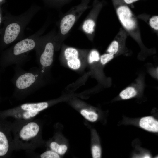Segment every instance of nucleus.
<instances>
[{
  "label": "nucleus",
  "mask_w": 158,
  "mask_h": 158,
  "mask_svg": "<svg viewBox=\"0 0 158 158\" xmlns=\"http://www.w3.org/2000/svg\"><path fill=\"white\" fill-rule=\"evenodd\" d=\"M113 1L122 28L142 49H145L137 17L123 0H113Z\"/></svg>",
  "instance_id": "f257e3e1"
},
{
  "label": "nucleus",
  "mask_w": 158,
  "mask_h": 158,
  "mask_svg": "<svg viewBox=\"0 0 158 158\" xmlns=\"http://www.w3.org/2000/svg\"><path fill=\"white\" fill-rule=\"evenodd\" d=\"M128 35L122 27L121 28L114 40L108 47L107 51V52L114 55L124 54L126 50L125 43Z\"/></svg>",
  "instance_id": "f03ea898"
},
{
  "label": "nucleus",
  "mask_w": 158,
  "mask_h": 158,
  "mask_svg": "<svg viewBox=\"0 0 158 158\" xmlns=\"http://www.w3.org/2000/svg\"><path fill=\"white\" fill-rule=\"evenodd\" d=\"M40 130L39 126L37 123L30 122L22 128L19 133V136L23 140H28L36 136Z\"/></svg>",
  "instance_id": "7ed1b4c3"
},
{
  "label": "nucleus",
  "mask_w": 158,
  "mask_h": 158,
  "mask_svg": "<svg viewBox=\"0 0 158 158\" xmlns=\"http://www.w3.org/2000/svg\"><path fill=\"white\" fill-rule=\"evenodd\" d=\"M138 125L140 128L147 131L158 133V120L152 116L140 118L138 122Z\"/></svg>",
  "instance_id": "20e7f679"
},
{
  "label": "nucleus",
  "mask_w": 158,
  "mask_h": 158,
  "mask_svg": "<svg viewBox=\"0 0 158 158\" xmlns=\"http://www.w3.org/2000/svg\"><path fill=\"white\" fill-rule=\"evenodd\" d=\"M64 55L69 67L73 69L79 68L81 65L78 58V52L75 48H68L64 51Z\"/></svg>",
  "instance_id": "39448f33"
},
{
  "label": "nucleus",
  "mask_w": 158,
  "mask_h": 158,
  "mask_svg": "<svg viewBox=\"0 0 158 158\" xmlns=\"http://www.w3.org/2000/svg\"><path fill=\"white\" fill-rule=\"evenodd\" d=\"M20 30V27L17 23H12L8 25L6 28L3 40L5 43L8 44L14 41Z\"/></svg>",
  "instance_id": "423d86ee"
},
{
  "label": "nucleus",
  "mask_w": 158,
  "mask_h": 158,
  "mask_svg": "<svg viewBox=\"0 0 158 158\" xmlns=\"http://www.w3.org/2000/svg\"><path fill=\"white\" fill-rule=\"evenodd\" d=\"M35 46V42L32 39H24L16 44L13 48V54L15 55H19L32 49Z\"/></svg>",
  "instance_id": "0eeeda50"
},
{
  "label": "nucleus",
  "mask_w": 158,
  "mask_h": 158,
  "mask_svg": "<svg viewBox=\"0 0 158 158\" xmlns=\"http://www.w3.org/2000/svg\"><path fill=\"white\" fill-rule=\"evenodd\" d=\"M54 51L53 44L51 42L47 43L40 57V62L42 66L48 67L51 65L53 61Z\"/></svg>",
  "instance_id": "6e6552de"
},
{
  "label": "nucleus",
  "mask_w": 158,
  "mask_h": 158,
  "mask_svg": "<svg viewBox=\"0 0 158 158\" xmlns=\"http://www.w3.org/2000/svg\"><path fill=\"white\" fill-rule=\"evenodd\" d=\"M35 80V77L33 74L27 73L19 76L16 81V84L18 88L24 89L30 86Z\"/></svg>",
  "instance_id": "1a4fd4ad"
},
{
  "label": "nucleus",
  "mask_w": 158,
  "mask_h": 158,
  "mask_svg": "<svg viewBox=\"0 0 158 158\" xmlns=\"http://www.w3.org/2000/svg\"><path fill=\"white\" fill-rule=\"evenodd\" d=\"M75 20V17L73 14H68L64 16L60 24L61 33L63 35L67 33L74 25Z\"/></svg>",
  "instance_id": "9d476101"
},
{
  "label": "nucleus",
  "mask_w": 158,
  "mask_h": 158,
  "mask_svg": "<svg viewBox=\"0 0 158 158\" xmlns=\"http://www.w3.org/2000/svg\"><path fill=\"white\" fill-rule=\"evenodd\" d=\"M137 18L147 23L158 35V15L150 16L143 13L138 15Z\"/></svg>",
  "instance_id": "9b49d317"
},
{
  "label": "nucleus",
  "mask_w": 158,
  "mask_h": 158,
  "mask_svg": "<svg viewBox=\"0 0 158 158\" xmlns=\"http://www.w3.org/2000/svg\"><path fill=\"white\" fill-rule=\"evenodd\" d=\"M48 104L46 102L36 103H26L22 105L21 108L23 111L39 112L47 107Z\"/></svg>",
  "instance_id": "f8f14e48"
},
{
  "label": "nucleus",
  "mask_w": 158,
  "mask_h": 158,
  "mask_svg": "<svg viewBox=\"0 0 158 158\" xmlns=\"http://www.w3.org/2000/svg\"><path fill=\"white\" fill-rule=\"evenodd\" d=\"M138 93L137 89L133 86H129L122 91L119 97L122 99L126 100L134 97Z\"/></svg>",
  "instance_id": "ddd939ff"
},
{
  "label": "nucleus",
  "mask_w": 158,
  "mask_h": 158,
  "mask_svg": "<svg viewBox=\"0 0 158 158\" xmlns=\"http://www.w3.org/2000/svg\"><path fill=\"white\" fill-rule=\"evenodd\" d=\"M9 148L8 140L5 134L0 132V156L2 157L7 152Z\"/></svg>",
  "instance_id": "4468645a"
},
{
  "label": "nucleus",
  "mask_w": 158,
  "mask_h": 158,
  "mask_svg": "<svg viewBox=\"0 0 158 158\" xmlns=\"http://www.w3.org/2000/svg\"><path fill=\"white\" fill-rule=\"evenodd\" d=\"M52 150L60 155L64 154L67 150V147L64 145H60L55 142H52L50 144Z\"/></svg>",
  "instance_id": "2eb2a0df"
},
{
  "label": "nucleus",
  "mask_w": 158,
  "mask_h": 158,
  "mask_svg": "<svg viewBox=\"0 0 158 158\" xmlns=\"http://www.w3.org/2000/svg\"><path fill=\"white\" fill-rule=\"evenodd\" d=\"M81 114L85 118L92 122L96 121L98 117L97 114L94 112L88 111L85 109L82 110Z\"/></svg>",
  "instance_id": "dca6fc26"
},
{
  "label": "nucleus",
  "mask_w": 158,
  "mask_h": 158,
  "mask_svg": "<svg viewBox=\"0 0 158 158\" xmlns=\"http://www.w3.org/2000/svg\"><path fill=\"white\" fill-rule=\"evenodd\" d=\"M95 26V23L93 20L88 19L85 20L83 24V28L86 33L92 34L94 31V28Z\"/></svg>",
  "instance_id": "f3484780"
},
{
  "label": "nucleus",
  "mask_w": 158,
  "mask_h": 158,
  "mask_svg": "<svg viewBox=\"0 0 158 158\" xmlns=\"http://www.w3.org/2000/svg\"><path fill=\"white\" fill-rule=\"evenodd\" d=\"M39 112L33 111H24L20 114H17L16 116L17 117L22 118L25 119H28L36 116Z\"/></svg>",
  "instance_id": "a211bd4d"
},
{
  "label": "nucleus",
  "mask_w": 158,
  "mask_h": 158,
  "mask_svg": "<svg viewBox=\"0 0 158 158\" xmlns=\"http://www.w3.org/2000/svg\"><path fill=\"white\" fill-rule=\"evenodd\" d=\"M40 157L41 158H60L59 154L51 150H48L44 152L41 154Z\"/></svg>",
  "instance_id": "6ab92c4d"
},
{
  "label": "nucleus",
  "mask_w": 158,
  "mask_h": 158,
  "mask_svg": "<svg viewBox=\"0 0 158 158\" xmlns=\"http://www.w3.org/2000/svg\"><path fill=\"white\" fill-rule=\"evenodd\" d=\"M99 53L96 50H92L90 53L88 57V61L90 63H92L94 61H98L100 59Z\"/></svg>",
  "instance_id": "aec40b11"
},
{
  "label": "nucleus",
  "mask_w": 158,
  "mask_h": 158,
  "mask_svg": "<svg viewBox=\"0 0 158 158\" xmlns=\"http://www.w3.org/2000/svg\"><path fill=\"white\" fill-rule=\"evenodd\" d=\"M114 57V55L108 53L102 55L100 57V61L101 63L105 65L108 62L112 59Z\"/></svg>",
  "instance_id": "412c9836"
},
{
  "label": "nucleus",
  "mask_w": 158,
  "mask_h": 158,
  "mask_svg": "<svg viewBox=\"0 0 158 158\" xmlns=\"http://www.w3.org/2000/svg\"><path fill=\"white\" fill-rule=\"evenodd\" d=\"M92 157L94 158H100L101 155V150L98 146H93L92 148Z\"/></svg>",
  "instance_id": "4be33fe9"
},
{
  "label": "nucleus",
  "mask_w": 158,
  "mask_h": 158,
  "mask_svg": "<svg viewBox=\"0 0 158 158\" xmlns=\"http://www.w3.org/2000/svg\"><path fill=\"white\" fill-rule=\"evenodd\" d=\"M139 0H123L124 2L126 4H130Z\"/></svg>",
  "instance_id": "5701e85b"
},
{
  "label": "nucleus",
  "mask_w": 158,
  "mask_h": 158,
  "mask_svg": "<svg viewBox=\"0 0 158 158\" xmlns=\"http://www.w3.org/2000/svg\"><path fill=\"white\" fill-rule=\"evenodd\" d=\"M3 0H0V2H1Z\"/></svg>",
  "instance_id": "b1692460"
},
{
  "label": "nucleus",
  "mask_w": 158,
  "mask_h": 158,
  "mask_svg": "<svg viewBox=\"0 0 158 158\" xmlns=\"http://www.w3.org/2000/svg\"><path fill=\"white\" fill-rule=\"evenodd\" d=\"M157 158H158V156L157 157Z\"/></svg>",
  "instance_id": "393cba45"
}]
</instances>
